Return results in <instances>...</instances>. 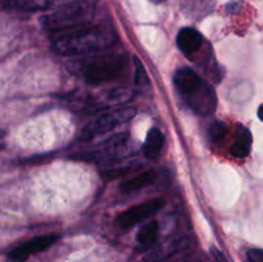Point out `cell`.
Instances as JSON below:
<instances>
[{"label": "cell", "instance_id": "cell-1", "mask_svg": "<svg viewBox=\"0 0 263 262\" xmlns=\"http://www.w3.org/2000/svg\"><path fill=\"white\" fill-rule=\"evenodd\" d=\"M116 41L117 35L113 28L84 26L57 36L51 48L59 55H85L95 51L107 50L115 45Z\"/></svg>", "mask_w": 263, "mask_h": 262}, {"label": "cell", "instance_id": "cell-2", "mask_svg": "<svg viewBox=\"0 0 263 262\" xmlns=\"http://www.w3.org/2000/svg\"><path fill=\"white\" fill-rule=\"evenodd\" d=\"M97 0H72L54 12L41 17V27L46 32H68L87 26L95 15Z\"/></svg>", "mask_w": 263, "mask_h": 262}, {"label": "cell", "instance_id": "cell-3", "mask_svg": "<svg viewBox=\"0 0 263 262\" xmlns=\"http://www.w3.org/2000/svg\"><path fill=\"white\" fill-rule=\"evenodd\" d=\"M127 66V55L122 53H112L95 57L86 63L84 77L92 86H99L117 79Z\"/></svg>", "mask_w": 263, "mask_h": 262}, {"label": "cell", "instance_id": "cell-4", "mask_svg": "<svg viewBox=\"0 0 263 262\" xmlns=\"http://www.w3.org/2000/svg\"><path fill=\"white\" fill-rule=\"evenodd\" d=\"M135 115L136 110L131 107H118L116 109L100 113L82 128L80 139L84 141L91 140L102 134L115 130L122 123L133 120Z\"/></svg>", "mask_w": 263, "mask_h": 262}, {"label": "cell", "instance_id": "cell-5", "mask_svg": "<svg viewBox=\"0 0 263 262\" xmlns=\"http://www.w3.org/2000/svg\"><path fill=\"white\" fill-rule=\"evenodd\" d=\"M164 205L163 198H154V199L148 200V202L140 203L138 205L128 208V210L123 211L120 216L117 217V223L120 228L122 229H130L139 223L140 221L145 220L149 216L153 213L158 212L162 207Z\"/></svg>", "mask_w": 263, "mask_h": 262}, {"label": "cell", "instance_id": "cell-6", "mask_svg": "<svg viewBox=\"0 0 263 262\" xmlns=\"http://www.w3.org/2000/svg\"><path fill=\"white\" fill-rule=\"evenodd\" d=\"M58 239L59 236L55 235V234H46V235L35 236V238L30 239V240L25 241L21 246L12 249L9 252V254H8V258L12 262H26L31 254L45 251L49 247L53 246Z\"/></svg>", "mask_w": 263, "mask_h": 262}, {"label": "cell", "instance_id": "cell-7", "mask_svg": "<svg viewBox=\"0 0 263 262\" xmlns=\"http://www.w3.org/2000/svg\"><path fill=\"white\" fill-rule=\"evenodd\" d=\"M184 99L187 103V105L200 116L212 115L213 110L216 109V105H217L215 90L205 81L195 91L186 95Z\"/></svg>", "mask_w": 263, "mask_h": 262}, {"label": "cell", "instance_id": "cell-8", "mask_svg": "<svg viewBox=\"0 0 263 262\" xmlns=\"http://www.w3.org/2000/svg\"><path fill=\"white\" fill-rule=\"evenodd\" d=\"M189 247V239L185 235H171L152 249L145 257V262H162L180 252L186 251Z\"/></svg>", "mask_w": 263, "mask_h": 262}, {"label": "cell", "instance_id": "cell-9", "mask_svg": "<svg viewBox=\"0 0 263 262\" xmlns=\"http://www.w3.org/2000/svg\"><path fill=\"white\" fill-rule=\"evenodd\" d=\"M203 82L204 81L200 79L199 74L189 67L179 68L174 74V85L182 98L195 91Z\"/></svg>", "mask_w": 263, "mask_h": 262}, {"label": "cell", "instance_id": "cell-10", "mask_svg": "<svg viewBox=\"0 0 263 262\" xmlns=\"http://www.w3.org/2000/svg\"><path fill=\"white\" fill-rule=\"evenodd\" d=\"M177 46L186 55H193L197 53L203 45V36L198 30L192 27H185L180 30L176 38Z\"/></svg>", "mask_w": 263, "mask_h": 262}, {"label": "cell", "instance_id": "cell-11", "mask_svg": "<svg viewBox=\"0 0 263 262\" xmlns=\"http://www.w3.org/2000/svg\"><path fill=\"white\" fill-rule=\"evenodd\" d=\"M253 145V136L249 128L246 126L238 125L235 131V138H234L233 144H231L230 152L236 158H246L249 156Z\"/></svg>", "mask_w": 263, "mask_h": 262}, {"label": "cell", "instance_id": "cell-12", "mask_svg": "<svg viewBox=\"0 0 263 262\" xmlns=\"http://www.w3.org/2000/svg\"><path fill=\"white\" fill-rule=\"evenodd\" d=\"M164 144L163 134L159 131V128L153 127L148 131L145 143H144L143 152L144 156L148 159H157L162 153V148Z\"/></svg>", "mask_w": 263, "mask_h": 262}, {"label": "cell", "instance_id": "cell-13", "mask_svg": "<svg viewBox=\"0 0 263 262\" xmlns=\"http://www.w3.org/2000/svg\"><path fill=\"white\" fill-rule=\"evenodd\" d=\"M156 171L154 170H148V171L143 172L140 175H136L133 179H128L126 181H123L120 185V190L122 193H133L136 190H140L143 188L149 186L154 182L156 180Z\"/></svg>", "mask_w": 263, "mask_h": 262}, {"label": "cell", "instance_id": "cell-14", "mask_svg": "<svg viewBox=\"0 0 263 262\" xmlns=\"http://www.w3.org/2000/svg\"><path fill=\"white\" fill-rule=\"evenodd\" d=\"M133 97L134 92L127 87H113L103 92L98 102L102 103V105H121L123 103L130 102Z\"/></svg>", "mask_w": 263, "mask_h": 262}, {"label": "cell", "instance_id": "cell-15", "mask_svg": "<svg viewBox=\"0 0 263 262\" xmlns=\"http://www.w3.org/2000/svg\"><path fill=\"white\" fill-rule=\"evenodd\" d=\"M54 3L55 0H5V7L25 12H35L49 9L53 7Z\"/></svg>", "mask_w": 263, "mask_h": 262}, {"label": "cell", "instance_id": "cell-16", "mask_svg": "<svg viewBox=\"0 0 263 262\" xmlns=\"http://www.w3.org/2000/svg\"><path fill=\"white\" fill-rule=\"evenodd\" d=\"M159 233V226L158 222L156 220L149 221L145 225L141 226V229L139 230L136 239H138V243L143 247H151L156 243L157 238H158Z\"/></svg>", "mask_w": 263, "mask_h": 262}, {"label": "cell", "instance_id": "cell-17", "mask_svg": "<svg viewBox=\"0 0 263 262\" xmlns=\"http://www.w3.org/2000/svg\"><path fill=\"white\" fill-rule=\"evenodd\" d=\"M226 134H228V126L222 121H213L208 128V135L212 143L218 144L225 139Z\"/></svg>", "mask_w": 263, "mask_h": 262}, {"label": "cell", "instance_id": "cell-18", "mask_svg": "<svg viewBox=\"0 0 263 262\" xmlns=\"http://www.w3.org/2000/svg\"><path fill=\"white\" fill-rule=\"evenodd\" d=\"M135 169H138V166L135 164H122V166L115 167V169H108L105 171L100 172V175H103L107 179H116V177H120L122 175L130 174L131 171H134Z\"/></svg>", "mask_w": 263, "mask_h": 262}, {"label": "cell", "instance_id": "cell-19", "mask_svg": "<svg viewBox=\"0 0 263 262\" xmlns=\"http://www.w3.org/2000/svg\"><path fill=\"white\" fill-rule=\"evenodd\" d=\"M134 63H135V82L138 85H145L148 84V76H146V72L144 66L141 64V62L138 58L134 59Z\"/></svg>", "mask_w": 263, "mask_h": 262}, {"label": "cell", "instance_id": "cell-20", "mask_svg": "<svg viewBox=\"0 0 263 262\" xmlns=\"http://www.w3.org/2000/svg\"><path fill=\"white\" fill-rule=\"evenodd\" d=\"M247 262H263V249H249L247 252Z\"/></svg>", "mask_w": 263, "mask_h": 262}, {"label": "cell", "instance_id": "cell-21", "mask_svg": "<svg viewBox=\"0 0 263 262\" xmlns=\"http://www.w3.org/2000/svg\"><path fill=\"white\" fill-rule=\"evenodd\" d=\"M240 8H241V4L239 2H231L226 5V10H228L229 13H231V14L238 13L239 10H240Z\"/></svg>", "mask_w": 263, "mask_h": 262}, {"label": "cell", "instance_id": "cell-22", "mask_svg": "<svg viewBox=\"0 0 263 262\" xmlns=\"http://www.w3.org/2000/svg\"><path fill=\"white\" fill-rule=\"evenodd\" d=\"M211 252H212V254H213V257H215L216 262H229L228 258L225 257V254H223L222 252L220 251V249L212 248V249H211Z\"/></svg>", "mask_w": 263, "mask_h": 262}, {"label": "cell", "instance_id": "cell-23", "mask_svg": "<svg viewBox=\"0 0 263 262\" xmlns=\"http://www.w3.org/2000/svg\"><path fill=\"white\" fill-rule=\"evenodd\" d=\"M258 118L263 122V103L259 105V108H258Z\"/></svg>", "mask_w": 263, "mask_h": 262}, {"label": "cell", "instance_id": "cell-24", "mask_svg": "<svg viewBox=\"0 0 263 262\" xmlns=\"http://www.w3.org/2000/svg\"><path fill=\"white\" fill-rule=\"evenodd\" d=\"M152 3H154V4H162V3H164L166 0H151Z\"/></svg>", "mask_w": 263, "mask_h": 262}, {"label": "cell", "instance_id": "cell-25", "mask_svg": "<svg viewBox=\"0 0 263 262\" xmlns=\"http://www.w3.org/2000/svg\"><path fill=\"white\" fill-rule=\"evenodd\" d=\"M4 135H5V133H4V131H2V130H0V139H2V138H4Z\"/></svg>", "mask_w": 263, "mask_h": 262}, {"label": "cell", "instance_id": "cell-26", "mask_svg": "<svg viewBox=\"0 0 263 262\" xmlns=\"http://www.w3.org/2000/svg\"><path fill=\"white\" fill-rule=\"evenodd\" d=\"M3 148V145H2V144H0V149H2Z\"/></svg>", "mask_w": 263, "mask_h": 262}]
</instances>
